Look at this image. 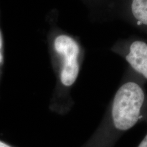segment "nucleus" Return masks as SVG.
<instances>
[{
  "label": "nucleus",
  "mask_w": 147,
  "mask_h": 147,
  "mask_svg": "<svg viewBox=\"0 0 147 147\" xmlns=\"http://www.w3.org/2000/svg\"><path fill=\"white\" fill-rule=\"evenodd\" d=\"M147 117V97L136 82L123 84L116 92L105 119L80 147H113L125 132Z\"/></svg>",
  "instance_id": "obj_2"
},
{
  "label": "nucleus",
  "mask_w": 147,
  "mask_h": 147,
  "mask_svg": "<svg viewBox=\"0 0 147 147\" xmlns=\"http://www.w3.org/2000/svg\"><path fill=\"white\" fill-rule=\"evenodd\" d=\"M124 2L138 25L147 27V0H125Z\"/></svg>",
  "instance_id": "obj_4"
},
{
  "label": "nucleus",
  "mask_w": 147,
  "mask_h": 147,
  "mask_svg": "<svg viewBox=\"0 0 147 147\" xmlns=\"http://www.w3.org/2000/svg\"><path fill=\"white\" fill-rule=\"evenodd\" d=\"M5 65V39L1 23V10L0 7V84L3 74Z\"/></svg>",
  "instance_id": "obj_5"
},
{
  "label": "nucleus",
  "mask_w": 147,
  "mask_h": 147,
  "mask_svg": "<svg viewBox=\"0 0 147 147\" xmlns=\"http://www.w3.org/2000/svg\"><path fill=\"white\" fill-rule=\"evenodd\" d=\"M84 2L87 3V4L89 5H95L97 3L100 2V1H103V0H83Z\"/></svg>",
  "instance_id": "obj_7"
},
{
  "label": "nucleus",
  "mask_w": 147,
  "mask_h": 147,
  "mask_svg": "<svg viewBox=\"0 0 147 147\" xmlns=\"http://www.w3.org/2000/svg\"><path fill=\"white\" fill-rule=\"evenodd\" d=\"M0 147H18L15 145L9 143L6 141L0 139Z\"/></svg>",
  "instance_id": "obj_6"
},
{
  "label": "nucleus",
  "mask_w": 147,
  "mask_h": 147,
  "mask_svg": "<svg viewBox=\"0 0 147 147\" xmlns=\"http://www.w3.org/2000/svg\"><path fill=\"white\" fill-rule=\"evenodd\" d=\"M125 59L136 72L147 80V43L136 40L129 47Z\"/></svg>",
  "instance_id": "obj_3"
},
{
  "label": "nucleus",
  "mask_w": 147,
  "mask_h": 147,
  "mask_svg": "<svg viewBox=\"0 0 147 147\" xmlns=\"http://www.w3.org/2000/svg\"><path fill=\"white\" fill-rule=\"evenodd\" d=\"M138 147H147V134L144 136V139L142 140V142L140 143Z\"/></svg>",
  "instance_id": "obj_8"
},
{
  "label": "nucleus",
  "mask_w": 147,
  "mask_h": 147,
  "mask_svg": "<svg viewBox=\"0 0 147 147\" xmlns=\"http://www.w3.org/2000/svg\"><path fill=\"white\" fill-rule=\"evenodd\" d=\"M57 20L56 10H51L46 16L48 50L56 77L49 108L53 113L65 115L74 104L71 92L80 74L84 51L76 37L58 26Z\"/></svg>",
  "instance_id": "obj_1"
}]
</instances>
